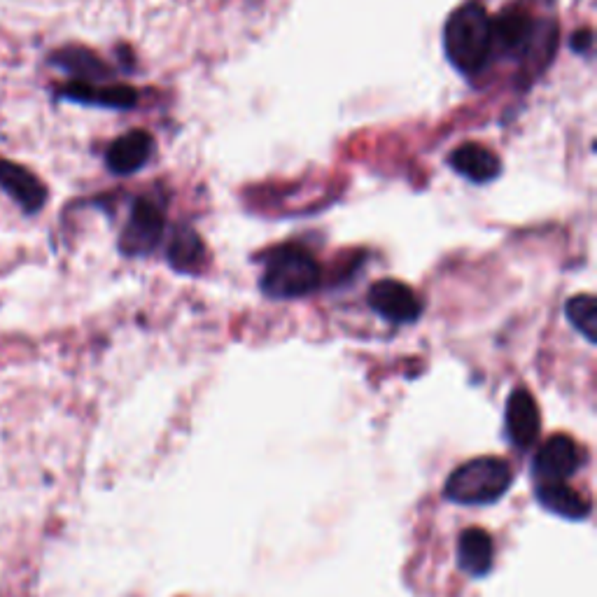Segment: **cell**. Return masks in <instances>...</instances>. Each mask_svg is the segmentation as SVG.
Masks as SVG:
<instances>
[{
	"instance_id": "6da1fadb",
	"label": "cell",
	"mask_w": 597,
	"mask_h": 597,
	"mask_svg": "<svg viewBox=\"0 0 597 597\" xmlns=\"http://www.w3.org/2000/svg\"><path fill=\"white\" fill-rule=\"evenodd\" d=\"M448 61L462 75H479L495 56L493 17L481 0H467L448 17L444 26Z\"/></svg>"
},
{
	"instance_id": "7a4b0ae2",
	"label": "cell",
	"mask_w": 597,
	"mask_h": 597,
	"mask_svg": "<svg viewBox=\"0 0 597 597\" xmlns=\"http://www.w3.org/2000/svg\"><path fill=\"white\" fill-rule=\"evenodd\" d=\"M514 483V472L509 462L493 455H483L460 465L446 479L444 497L462 507H481L493 504L509 493Z\"/></svg>"
},
{
	"instance_id": "3957f363",
	"label": "cell",
	"mask_w": 597,
	"mask_h": 597,
	"mask_svg": "<svg viewBox=\"0 0 597 597\" xmlns=\"http://www.w3.org/2000/svg\"><path fill=\"white\" fill-rule=\"evenodd\" d=\"M320 283V264L301 245H280L264 255L259 287L271 299H297L311 294Z\"/></svg>"
},
{
	"instance_id": "277c9868",
	"label": "cell",
	"mask_w": 597,
	"mask_h": 597,
	"mask_svg": "<svg viewBox=\"0 0 597 597\" xmlns=\"http://www.w3.org/2000/svg\"><path fill=\"white\" fill-rule=\"evenodd\" d=\"M164 229L166 220L157 203L150 199H138L131 208V217L124 227L119 248H122L124 255L131 257L147 255L159 245Z\"/></svg>"
},
{
	"instance_id": "5b68a950",
	"label": "cell",
	"mask_w": 597,
	"mask_h": 597,
	"mask_svg": "<svg viewBox=\"0 0 597 597\" xmlns=\"http://www.w3.org/2000/svg\"><path fill=\"white\" fill-rule=\"evenodd\" d=\"M367 301L381 318L395 322V325H409L423 313V301L413 292V287L390 278L371 285Z\"/></svg>"
},
{
	"instance_id": "8992f818",
	"label": "cell",
	"mask_w": 597,
	"mask_h": 597,
	"mask_svg": "<svg viewBox=\"0 0 597 597\" xmlns=\"http://www.w3.org/2000/svg\"><path fill=\"white\" fill-rule=\"evenodd\" d=\"M579 469V446L567 434H556L539 448L532 460L537 483H565Z\"/></svg>"
},
{
	"instance_id": "52a82bcc",
	"label": "cell",
	"mask_w": 597,
	"mask_h": 597,
	"mask_svg": "<svg viewBox=\"0 0 597 597\" xmlns=\"http://www.w3.org/2000/svg\"><path fill=\"white\" fill-rule=\"evenodd\" d=\"M542 432L539 406L528 388H516L507 402V437L516 448H532Z\"/></svg>"
},
{
	"instance_id": "ba28073f",
	"label": "cell",
	"mask_w": 597,
	"mask_h": 597,
	"mask_svg": "<svg viewBox=\"0 0 597 597\" xmlns=\"http://www.w3.org/2000/svg\"><path fill=\"white\" fill-rule=\"evenodd\" d=\"M539 24L535 17L523 10H507L493 19V45L495 52L523 56L537 38Z\"/></svg>"
},
{
	"instance_id": "9c48e42d",
	"label": "cell",
	"mask_w": 597,
	"mask_h": 597,
	"mask_svg": "<svg viewBox=\"0 0 597 597\" xmlns=\"http://www.w3.org/2000/svg\"><path fill=\"white\" fill-rule=\"evenodd\" d=\"M154 140L147 131L136 129L119 136L105 152V164L115 175H131L140 171L150 159Z\"/></svg>"
},
{
	"instance_id": "30bf717a",
	"label": "cell",
	"mask_w": 597,
	"mask_h": 597,
	"mask_svg": "<svg viewBox=\"0 0 597 597\" xmlns=\"http://www.w3.org/2000/svg\"><path fill=\"white\" fill-rule=\"evenodd\" d=\"M448 164L453 166L455 173H460L462 178L476 182V185L493 182L497 175L502 173V164L500 159H497V154L481 143L460 145L458 150L451 152Z\"/></svg>"
},
{
	"instance_id": "8fae6325",
	"label": "cell",
	"mask_w": 597,
	"mask_h": 597,
	"mask_svg": "<svg viewBox=\"0 0 597 597\" xmlns=\"http://www.w3.org/2000/svg\"><path fill=\"white\" fill-rule=\"evenodd\" d=\"M0 187L19 203L26 213H35L45 206L47 189L24 166L12 164V161L0 159Z\"/></svg>"
},
{
	"instance_id": "7c38bea8",
	"label": "cell",
	"mask_w": 597,
	"mask_h": 597,
	"mask_svg": "<svg viewBox=\"0 0 597 597\" xmlns=\"http://www.w3.org/2000/svg\"><path fill=\"white\" fill-rule=\"evenodd\" d=\"M535 497L546 511L567 521H586L593 511L591 500L565 483H537Z\"/></svg>"
},
{
	"instance_id": "4fadbf2b",
	"label": "cell",
	"mask_w": 597,
	"mask_h": 597,
	"mask_svg": "<svg viewBox=\"0 0 597 597\" xmlns=\"http://www.w3.org/2000/svg\"><path fill=\"white\" fill-rule=\"evenodd\" d=\"M493 537L481 528H467L458 539V565L469 577L481 579L493 570Z\"/></svg>"
},
{
	"instance_id": "5bb4252c",
	"label": "cell",
	"mask_w": 597,
	"mask_h": 597,
	"mask_svg": "<svg viewBox=\"0 0 597 597\" xmlns=\"http://www.w3.org/2000/svg\"><path fill=\"white\" fill-rule=\"evenodd\" d=\"M166 257H168V264H171L175 271L194 273L201 269L203 259H206V248H203L201 238L194 229L180 224V227H175L173 231Z\"/></svg>"
},
{
	"instance_id": "9a60e30c",
	"label": "cell",
	"mask_w": 597,
	"mask_h": 597,
	"mask_svg": "<svg viewBox=\"0 0 597 597\" xmlns=\"http://www.w3.org/2000/svg\"><path fill=\"white\" fill-rule=\"evenodd\" d=\"M54 61L59 63L61 68L70 70V73L77 75L80 82H89L91 80H101V77L108 75V68L105 63L89 52V49H80V47H68L54 56Z\"/></svg>"
},
{
	"instance_id": "2e32d148",
	"label": "cell",
	"mask_w": 597,
	"mask_h": 597,
	"mask_svg": "<svg viewBox=\"0 0 597 597\" xmlns=\"http://www.w3.org/2000/svg\"><path fill=\"white\" fill-rule=\"evenodd\" d=\"M567 320L588 343H597V301L593 294H577L565 306Z\"/></svg>"
},
{
	"instance_id": "e0dca14e",
	"label": "cell",
	"mask_w": 597,
	"mask_h": 597,
	"mask_svg": "<svg viewBox=\"0 0 597 597\" xmlns=\"http://www.w3.org/2000/svg\"><path fill=\"white\" fill-rule=\"evenodd\" d=\"M138 101V91L129 87V84H112V87L96 89L94 87V98L91 103L105 105V108H117V110H129Z\"/></svg>"
},
{
	"instance_id": "ac0fdd59",
	"label": "cell",
	"mask_w": 597,
	"mask_h": 597,
	"mask_svg": "<svg viewBox=\"0 0 597 597\" xmlns=\"http://www.w3.org/2000/svg\"><path fill=\"white\" fill-rule=\"evenodd\" d=\"M593 47V31H588V28H581V31H577L572 35V49L574 52H591Z\"/></svg>"
}]
</instances>
